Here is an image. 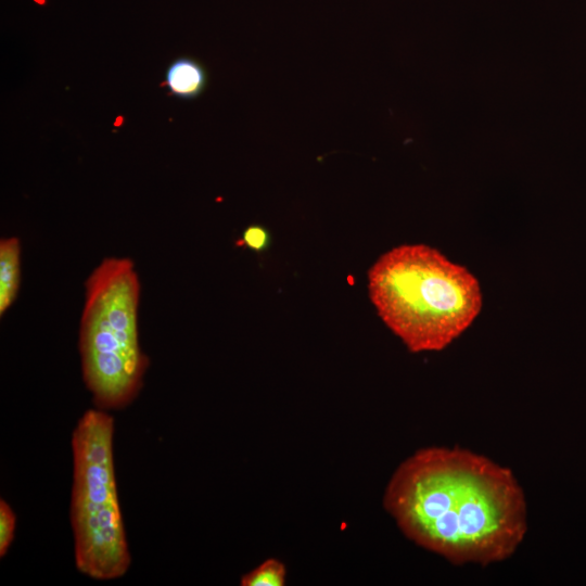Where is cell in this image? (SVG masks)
Segmentation results:
<instances>
[{"instance_id": "6da1fadb", "label": "cell", "mask_w": 586, "mask_h": 586, "mask_svg": "<svg viewBox=\"0 0 586 586\" xmlns=\"http://www.w3.org/2000/svg\"><path fill=\"white\" fill-rule=\"evenodd\" d=\"M383 505L409 539L459 565L507 559L527 528L512 472L457 447L423 448L403 461Z\"/></svg>"}, {"instance_id": "7a4b0ae2", "label": "cell", "mask_w": 586, "mask_h": 586, "mask_svg": "<svg viewBox=\"0 0 586 586\" xmlns=\"http://www.w3.org/2000/svg\"><path fill=\"white\" fill-rule=\"evenodd\" d=\"M370 300L386 327L412 353L441 351L482 309L477 279L425 244L394 247L368 271Z\"/></svg>"}, {"instance_id": "3957f363", "label": "cell", "mask_w": 586, "mask_h": 586, "mask_svg": "<svg viewBox=\"0 0 586 586\" xmlns=\"http://www.w3.org/2000/svg\"><path fill=\"white\" fill-rule=\"evenodd\" d=\"M79 330L82 378L100 409L131 403L149 359L138 334L140 282L129 258L110 257L91 272Z\"/></svg>"}, {"instance_id": "277c9868", "label": "cell", "mask_w": 586, "mask_h": 586, "mask_svg": "<svg viewBox=\"0 0 586 586\" xmlns=\"http://www.w3.org/2000/svg\"><path fill=\"white\" fill-rule=\"evenodd\" d=\"M114 420L89 409L72 435L71 523L77 570L94 579L123 576L130 553L118 500L114 466Z\"/></svg>"}, {"instance_id": "5b68a950", "label": "cell", "mask_w": 586, "mask_h": 586, "mask_svg": "<svg viewBox=\"0 0 586 586\" xmlns=\"http://www.w3.org/2000/svg\"><path fill=\"white\" fill-rule=\"evenodd\" d=\"M164 85L171 95L182 100H192L205 90L207 72L198 60L179 56L166 68Z\"/></svg>"}, {"instance_id": "8992f818", "label": "cell", "mask_w": 586, "mask_h": 586, "mask_svg": "<svg viewBox=\"0 0 586 586\" xmlns=\"http://www.w3.org/2000/svg\"><path fill=\"white\" fill-rule=\"evenodd\" d=\"M21 281V244L15 237L0 242V315L15 301Z\"/></svg>"}, {"instance_id": "52a82bcc", "label": "cell", "mask_w": 586, "mask_h": 586, "mask_svg": "<svg viewBox=\"0 0 586 586\" xmlns=\"http://www.w3.org/2000/svg\"><path fill=\"white\" fill-rule=\"evenodd\" d=\"M285 575V565L278 559L269 558L244 574L240 584L242 586H283Z\"/></svg>"}, {"instance_id": "ba28073f", "label": "cell", "mask_w": 586, "mask_h": 586, "mask_svg": "<svg viewBox=\"0 0 586 586\" xmlns=\"http://www.w3.org/2000/svg\"><path fill=\"white\" fill-rule=\"evenodd\" d=\"M16 517L10 505L0 500V557L8 552L15 533Z\"/></svg>"}, {"instance_id": "9c48e42d", "label": "cell", "mask_w": 586, "mask_h": 586, "mask_svg": "<svg viewBox=\"0 0 586 586\" xmlns=\"http://www.w3.org/2000/svg\"><path fill=\"white\" fill-rule=\"evenodd\" d=\"M269 243L268 231L259 225H251L245 228L240 240V245H244L247 249L262 252Z\"/></svg>"}]
</instances>
